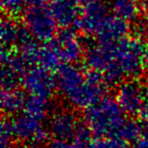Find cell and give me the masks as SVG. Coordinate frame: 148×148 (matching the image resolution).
<instances>
[{
	"label": "cell",
	"mask_w": 148,
	"mask_h": 148,
	"mask_svg": "<svg viewBox=\"0 0 148 148\" xmlns=\"http://www.w3.org/2000/svg\"><path fill=\"white\" fill-rule=\"evenodd\" d=\"M86 63L107 83L135 78L148 66L147 49L138 40L99 42L86 53Z\"/></svg>",
	"instance_id": "cell-1"
},
{
	"label": "cell",
	"mask_w": 148,
	"mask_h": 148,
	"mask_svg": "<svg viewBox=\"0 0 148 148\" xmlns=\"http://www.w3.org/2000/svg\"><path fill=\"white\" fill-rule=\"evenodd\" d=\"M103 82L95 72L83 71L73 64L60 68L56 81L62 97L76 109H87L103 99Z\"/></svg>",
	"instance_id": "cell-2"
},
{
	"label": "cell",
	"mask_w": 148,
	"mask_h": 148,
	"mask_svg": "<svg viewBox=\"0 0 148 148\" xmlns=\"http://www.w3.org/2000/svg\"><path fill=\"white\" fill-rule=\"evenodd\" d=\"M124 114L125 112L120 107L117 99L103 97L87 108L84 120L92 134L97 137L117 136L126 121Z\"/></svg>",
	"instance_id": "cell-3"
},
{
	"label": "cell",
	"mask_w": 148,
	"mask_h": 148,
	"mask_svg": "<svg viewBox=\"0 0 148 148\" xmlns=\"http://www.w3.org/2000/svg\"><path fill=\"white\" fill-rule=\"evenodd\" d=\"M57 25L51 7H47L44 2L29 6L25 9L23 25L34 40H51L54 37Z\"/></svg>",
	"instance_id": "cell-4"
},
{
	"label": "cell",
	"mask_w": 148,
	"mask_h": 148,
	"mask_svg": "<svg viewBox=\"0 0 148 148\" xmlns=\"http://www.w3.org/2000/svg\"><path fill=\"white\" fill-rule=\"evenodd\" d=\"M14 135L23 143L40 145L48 140L50 132L41 124V120L27 113L18 115L12 120Z\"/></svg>",
	"instance_id": "cell-5"
},
{
	"label": "cell",
	"mask_w": 148,
	"mask_h": 148,
	"mask_svg": "<svg viewBox=\"0 0 148 148\" xmlns=\"http://www.w3.org/2000/svg\"><path fill=\"white\" fill-rule=\"evenodd\" d=\"M58 61L65 64H73L82 55V44L78 36L70 29L61 32L49 44Z\"/></svg>",
	"instance_id": "cell-6"
},
{
	"label": "cell",
	"mask_w": 148,
	"mask_h": 148,
	"mask_svg": "<svg viewBox=\"0 0 148 148\" xmlns=\"http://www.w3.org/2000/svg\"><path fill=\"white\" fill-rule=\"evenodd\" d=\"M79 122L76 115L68 109H57L49 119V132L55 139L69 140L73 138Z\"/></svg>",
	"instance_id": "cell-7"
},
{
	"label": "cell",
	"mask_w": 148,
	"mask_h": 148,
	"mask_svg": "<svg viewBox=\"0 0 148 148\" xmlns=\"http://www.w3.org/2000/svg\"><path fill=\"white\" fill-rule=\"evenodd\" d=\"M144 88L135 81H124L117 91V101L125 114L138 115L145 103Z\"/></svg>",
	"instance_id": "cell-8"
},
{
	"label": "cell",
	"mask_w": 148,
	"mask_h": 148,
	"mask_svg": "<svg viewBox=\"0 0 148 148\" xmlns=\"http://www.w3.org/2000/svg\"><path fill=\"white\" fill-rule=\"evenodd\" d=\"M50 7L58 25L70 27L73 23H78L82 0H53Z\"/></svg>",
	"instance_id": "cell-9"
},
{
	"label": "cell",
	"mask_w": 148,
	"mask_h": 148,
	"mask_svg": "<svg viewBox=\"0 0 148 148\" xmlns=\"http://www.w3.org/2000/svg\"><path fill=\"white\" fill-rule=\"evenodd\" d=\"M127 32L128 21L114 14L108 15L103 19L95 35L99 40V42H110L118 41L125 38Z\"/></svg>",
	"instance_id": "cell-10"
},
{
	"label": "cell",
	"mask_w": 148,
	"mask_h": 148,
	"mask_svg": "<svg viewBox=\"0 0 148 148\" xmlns=\"http://www.w3.org/2000/svg\"><path fill=\"white\" fill-rule=\"evenodd\" d=\"M25 95L21 90L17 88L3 89L1 106L3 113L7 115H15L19 111L25 109Z\"/></svg>",
	"instance_id": "cell-11"
},
{
	"label": "cell",
	"mask_w": 148,
	"mask_h": 148,
	"mask_svg": "<svg viewBox=\"0 0 148 148\" xmlns=\"http://www.w3.org/2000/svg\"><path fill=\"white\" fill-rule=\"evenodd\" d=\"M112 6L115 14L126 21L135 19L140 11L139 0H114Z\"/></svg>",
	"instance_id": "cell-12"
},
{
	"label": "cell",
	"mask_w": 148,
	"mask_h": 148,
	"mask_svg": "<svg viewBox=\"0 0 148 148\" xmlns=\"http://www.w3.org/2000/svg\"><path fill=\"white\" fill-rule=\"evenodd\" d=\"M49 108L50 99L29 95V97L25 101V112L42 121L47 116Z\"/></svg>",
	"instance_id": "cell-13"
},
{
	"label": "cell",
	"mask_w": 148,
	"mask_h": 148,
	"mask_svg": "<svg viewBox=\"0 0 148 148\" xmlns=\"http://www.w3.org/2000/svg\"><path fill=\"white\" fill-rule=\"evenodd\" d=\"M142 135V126L135 120H127L124 122L118 133V137L122 138L127 143H135Z\"/></svg>",
	"instance_id": "cell-14"
},
{
	"label": "cell",
	"mask_w": 148,
	"mask_h": 148,
	"mask_svg": "<svg viewBox=\"0 0 148 148\" xmlns=\"http://www.w3.org/2000/svg\"><path fill=\"white\" fill-rule=\"evenodd\" d=\"M25 33L23 32L16 23L11 21H3L2 23V43L3 45H7L8 47L14 46L16 43H19Z\"/></svg>",
	"instance_id": "cell-15"
},
{
	"label": "cell",
	"mask_w": 148,
	"mask_h": 148,
	"mask_svg": "<svg viewBox=\"0 0 148 148\" xmlns=\"http://www.w3.org/2000/svg\"><path fill=\"white\" fill-rule=\"evenodd\" d=\"M87 148H127V142L118 136H103L91 140Z\"/></svg>",
	"instance_id": "cell-16"
},
{
	"label": "cell",
	"mask_w": 148,
	"mask_h": 148,
	"mask_svg": "<svg viewBox=\"0 0 148 148\" xmlns=\"http://www.w3.org/2000/svg\"><path fill=\"white\" fill-rule=\"evenodd\" d=\"M91 134H92V132L85 122L79 123L75 132H74L72 141L78 148H87L90 143Z\"/></svg>",
	"instance_id": "cell-17"
},
{
	"label": "cell",
	"mask_w": 148,
	"mask_h": 148,
	"mask_svg": "<svg viewBox=\"0 0 148 148\" xmlns=\"http://www.w3.org/2000/svg\"><path fill=\"white\" fill-rule=\"evenodd\" d=\"M14 138L12 121L3 119L0 129V148H12Z\"/></svg>",
	"instance_id": "cell-18"
},
{
	"label": "cell",
	"mask_w": 148,
	"mask_h": 148,
	"mask_svg": "<svg viewBox=\"0 0 148 148\" xmlns=\"http://www.w3.org/2000/svg\"><path fill=\"white\" fill-rule=\"evenodd\" d=\"M44 0H2L4 9L9 13H17L36 4L43 3Z\"/></svg>",
	"instance_id": "cell-19"
},
{
	"label": "cell",
	"mask_w": 148,
	"mask_h": 148,
	"mask_svg": "<svg viewBox=\"0 0 148 148\" xmlns=\"http://www.w3.org/2000/svg\"><path fill=\"white\" fill-rule=\"evenodd\" d=\"M48 148H78L74 142H70L69 140H62V139H54L49 143Z\"/></svg>",
	"instance_id": "cell-20"
},
{
	"label": "cell",
	"mask_w": 148,
	"mask_h": 148,
	"mask_svg": "<svg viewBox=\"0 0 148 148\" xmlns=\"http://www.w3.org/2000/svg\"><path fill=\"white\" fill-rule=\"evenodd\" d=\"M138 116L140 117V119L143 120L144 122H148V101H145V103H143L142 108L140 109Z\"/></svg>",
	"instance_id": "cell-21"
},
{
	"label": "cell",
	"mask_w": 148,
	"mask_h": 148,
	"mask_svg": "<svg viewBox=\"0 0 148 148\" xmlns=\"http://www.w3.org/2000/svg\"><path fill=\"white\" fill-rule=\"evenodd\" d=\"M133 148H148V139L145 137L139 139L134 143Z\"/></svg>",
	"instance_id": "cell-22"
},
{
	"label": "cell",
	"mask_w": 148,
	"mask_h": 148,
	"mask_svg": "<svg viewBox=\"0 0 148 148\" xmlns=\"http://www.w3.org/2000/svg\"><path fill=\"white\" fill-rule=\"evenodd\" d=\"M142 27H143L144 34H145V36L148 38V3L145 9V16H144L143 21H142Z\"/></svg>",
	"instance_id": "cell-23"
},
{
	"label": "cell",
	"mask_w": 148,
	"mask_h": 148,
	"mask_svg": "<svg viewBox=\"0 0 148 148\" xmlns=\"http://www.w3.org/2000/svg\"><path fill=\"white\" fill-rule=\"evenodd\" d=\"M142 136L148 139V122H145V125L142 126Z\"/></svg>",
	"instance_id": "cell-24"
},
{
	"label": "cell",
	"mask_w": 148,
	"mask_h": 148,
	"mask_svg": "<svg viewBox=\"0 0 148 148\" xmlns=\"http://www.w3.org/2000/svg\"><path fill=\"white\" fill-rule=\"evenodd\" d=\"M144 95H145V99L148 101V85H147V87L144 88Z\"/></svg>",
	"instance_id": "cell-25"
},
{
	"label": "cell",
	"mask_w": 148,
	"mask_h": 148,
	"mask_svg": "<svg viewBox=\"0 0 148 148\" xmlns=\"http://www.w3.org/2000/svg\"><path fill=\"white\" fill-rule=\"evenodd\" d=\"M12 148H29V147H25V146H15V147Z\"/></svg>",
	"instance_id": "cell-26"
}]
</instances>
